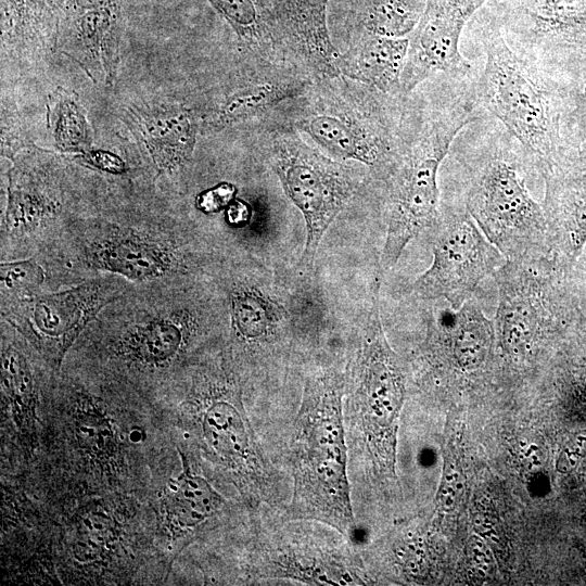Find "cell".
<instances>
[{"label": "cell", "mask_w": 586, "mask_h": 586, "mask_svg": "<svg viewBox=\"0 0 586 586\" xmlns=\"http://www.w3.org/2000/svg\"><path fill=\"white\" fill-rule=\"evenodd\" d=\"M126 0H66L55 49L75 61L94 84L110 87L116 78L125 27Z\"/></svg>", "instance_id": "9a60e30c"}, {"label": "cell", "mask_w": 586, "mask_h": 586, "mask_svg": "<svg viewBox=\"0 0 586 586\" xmlns=\"http://www.w3.org/2000/svg\"><path fill=\"white\" fill-rule=\"evenodd\" d=\"M252 216V208L247 202L235 198L225 208L224 220L229 228L239 229L246 226Z\"/></svg>", "instance_id": "836d02e7"}, {"label": "cell", "mask_w": 586, "mask_h": 586, "mask_svg": "<svg viewBox=\"0 0 586 586\" xmlns=\"http://www.w3.org/2000/svg\"><path fill=\"white\" fill-rule=\"evenodd\" d=\"M538 173L551 254L572 265L586 245V140L562 149Z\"/></svg>", "instance_id": "2e32d148"}, {"label": "cell", "mask_w": 586, "mask_h": 586, "mask_svg": "<svg viewBox=\"0 0 586 586\" xmlns=\"http://www.w3.org/2000/svg\"><path fill=\"white\" fill-rule=\"evenodd\" d=\"M345 377L320 370L304 385L291 441L293 519L317 521L341 536L355 531L344 428Z\"/></svg>", "instance_id": "277c9868"}, {"label": "cell", "mask_w": 586, "mask_h": 586, "mask_svg": "<svg viewBox=\"0 0 586 586\" xmlns=\"http://www.w3.org/2000/svg\"><path fill=\"white\" fill-rule=\"evenodd\" d=\"M120 119L142 151L154 182L187 168L198 131L191 110L170 102L130 104L123 109Z\"/></svg>", "instance_id": "ac0fdd59"}, {"label": "cell", "mask_w": 586, "mask_h": 586, "mask_svg": "<svg viewBox=\"0 0 586 586\" xmlns=\"http://www.w3.org/2000/svg\"><path fill=\"white\" fill-rule=\"evenodd\" d=\"M271 162L285 194L304 217L301 266L311 268L323 234L354 192V182L342 166L300 142L280 143Z\"/></svg>", "instance_id": "7c38bea8"}, {"label": "cell", "mask_w": 586, "mask_h": 586, "mask_svg": "<svg viewBox=\"0 0 586 586\" xmlns=\"http://www.w3.org/2000/svg\"><path fill=\"white\" fill-rule=\"evenodd\" d=\"M59 17L42 0H1L2 52L40 59L55 50Z\"/></svg>", "instance_id": "ffe728a7"}, {"label": "cell", "mask_w": 586, "mask_h": 586, "mask_svg": "<svg viewBox=\"0 0 586 586\" xmlns=\"http://www.w3.org/2000/svg\"><path fill=\"white\" fill-rule=\"evenodd\" d=\"M485 63L474 93L538 170L573 144L569 117L577 86L560 80L518 53L498 31L483 40Z\"/></svg>", "instance_id": "5b68a950"}, {"label": "cell", "mask_w": 586, "mask_h": 586, "mask_svg": "<svg viewBox=\"0 0 586 586\" xmlns=\"http://www.w3.org/2000/svg\"><path fill=\"white\" fill-rule=\"evenodd\" d=\"M204 396L202 434L213 454L230 470L254 483L267 484L269 470L244 416L234 383L208 377Z\"/></svg>", "instance_id": "e0dca14e"}, {"label": "cell", "mask_w": 586, "mask_h": 586, "mask_svg": "<svg viewBox=\"0 0 586 586\" xmlns=\"http://www.w3.org/2000/svg\"><path fill=\"white\" fill-rule=\"evenodd\" d=\"M486 0H428L409 47L400 91L410 93L421 82L444 76L473 79V65L460 51V36L473 13Z\"/></svg>", "instance_id": "5bb4252c"}, {"label": "cell", "mask_w": 586, "mask_h": 586, "mask_svg": "<svg viewBox=\"0 0 586 586\" xmlns=\"http://www.w3.org/2000/svg\"><path fill=\"white\" fill-rule=\"evenodd\" d=\"M0 292L1 301L48 292L43 266L35 256L1 262Z\"/></svg>", "instance_id": "83f0119b"}, {"label": "cell", "mask_w": 586, "mask_h": 586, "mask_svg": "<svg viewBox=\"0 0 586 586\" xmlns=\"http://www.w3.org/2000/svg\"><path fill=\"white\" fill-rule=\"evenodd\" d=\"M568 266L553 256L506 260L493 275L498 294L495 341L510 360L523 361L544 341L583 327Z\"/></svg>", "instance_id": "52a82bcc"}, {"label": "cell", "mask_w": 586, "mask_h": 586, "mask_svg": "<svg viewBox=\"0 0 586 586\" xmlns=\"http://www.w3.org/2000/svg\"><path fill=\"white\" fill-rule=\"evenodd\" d=\"M507 42L551 76L586 62V0H524L508 25Z\"/></svg>", "instance_id": "4fadbf2b"}, {"label": "cell", "mask_w": 586, "mask_h": 586, "mask_svg": "<svg viewBox=\"0 0 586 586\" xmlns=\"http://www.w3.org/2000/svg\"><path fill=\"white\" fill-rule=\"evenodd\" d=\"M329 0H291L292 26L307 51L323 64H333L339 53L327 26Z\"/></svg>", "instance_id": "d4e9b609"}, {"label": "cell", "mask_w": 586, "mask_h": 586, "mask_svg": "<svg viewBox=\"0 0 586 586\" xmlns=\"http://www.w3.org/2000/svg\"><path fill=\"white\" fill-rule=\"evenodd\" d=\"M409 39L368 35L344 62L346 75L366 82L384 94L402 93L400 77Z\"/></svg>", "instance_id": "44dd1931"}, {"label": "cell", "mask_w": 586, "mask_h": 586, "mask_svg": "<svg viewBox=\"0 0 586 586\" xmlns=\"http://www.w3.org/2000/svg\"><path fill=\"white\" fill-rule=\"evenodd\" d=\"M381 280L372 288L361 346L345 377L351 436L377 472L393 473L396 418L404 399V378L390 347L380 314Z\"/></svg>", "instance_id": "ba28073f"}, {"label": "cell", "mask_w": 586, "mask_h": 586, "mask_svg": "<svg viewBox=\"0 0 586 586\" xmlns=\"http://www.w3.org/2000/svg\"><path fill=\"white\" fill-rule=\"evenodd\" d=\"M283 91L275 86L264 85L238 91L227 98L206 118L208 127L221 129L250 116L277 99Z\"/></svg>", "instance_id": "4316f807"}, {"label": "cell", "mask_w": 586, "mask_h": 586, "mask_svg": "<svg viewBox=\"0 0 586 586\" xmlns=\"http://www.w3.org/2000/svg\"><path fill=\"white\" fill-rule=\"evenodd\" d=\"M506 131H495L466 165L463 203L507 260L552 256L542 203L530 193Z\"/></svg>", "instance_id": "8992f818"}, {"label": "cell", "mask_w": 586, "mask_h": 586, "mask_svg": "<svg viewBox=\"0 0 586 586\" xmlns=\"http://www.w3.org/2000/svg\"><path fill=\"white\" fill-rule=\"evenodd\" d=\"M247 43L262 36V21L255 0H206Z\"/></svg>", "instance_id": "f1b7e54d"}, {"label": "cell", "mask_w": 586, "mask_h": 586, "mask_svg": "<svg viewBox=\"0 0 586 586\" xmlns=\"http://www.w3.org/2000/svg\"><path fill=\"white\" fill-rule=\"evenodd\" d=\"M265 548V578L297 581L314 585H355L364 579L356 573L355 561L335 548L314 542L273 543Z\"/></svg>", "instance_id": "d6986e66"}, {"label": "cell", "mask_w": 586, "mask_h": 586, "mask_svg": "<svg viewBox=\"0 0 586 586\" xmlns=\"http://www.w3.org/2000/svg\"><path fill=\"white\" fill-rule=\"evenodd\" d=\"M202 280L132 284L104 306L76 343L142 373L170 370L213 321Z\"/></svg>", "instance_id": "3957f363"}, {"label": "cell", "mask_w": 586, "mask_h": 586, "mask_svg": "<svg viewBox=\"0 0 586 586\" xmlns=\"http://www.w3.org/2000/svg\"><path fill=\"white\" fill-rule=\"evenodd\" d=\"M237 187L228 181H221L214 187L207 188L194 199V207L204 215H213L225 208L237 198Z\"/></svg>", "instance_id": "4dcf8cb0"}, {"label": "cell", "mask_w": 586, "mask_h": 586, "mask_svg": "<svg viewBox=\"0 0 586 586\" xmlns=\"http://www.w3.org/2000/svg\"><path fill=\"white\" fill-rule=\"evenodd\" d=\"M131 285L106 275L58 291L1 301V320L29 343L47 367L59 371L101 309Z\"/></svg>", "instance_id": "30bf717a"}, {"label": "cell", "mask_w": 586, "mask_h": 586, "mask_svg": "<svg viewBox=\"0 0 586 586\" xmlns=\"http://www.w3.org/2000/svg\"><path fill=\"white\" fill-rule=\"evenodd\" d=\"M82 201L60 157L30 146L21 151L7 173L1 262L38 255L58 238Z\"/></svg>", "instance_id": "9c48e42d"}, {"label": "cell", "mask_w": 586, "mask_h": 586, "mask_svg": "<svg viewBox=\"0 0 586 586\" xmlns=\"http://www.w3.org/2000/svg\"><path fill=\"white\" fill-rule=\"evenodd\" d=\"M586 557V556H585Z\"/></svg>", "instance_id": "e575fe53"}, {"label": "cell", "mask_w": 586, "mask_h": 586, "mask_svg": "<svg viewBox=\"0 0 586 586\" xmlns=\"http://www.w3.org/2000/svg\"><path fill=\"white\" fill-rule=\"evenodd\" d=\"M77 164L89 169H97L110 176H124L130 167L117 153L106 150L91 149L85 153L72 157Z\"/></svg>", "instance_id": "f546056e"}, {"label": "cell", "mask_w": 586, "mask_h": 586, "mask_svg": "<svg viewBox=\"0 0 586 586\" xmlns=\"http://www.w3.org/2000/svg\"><path fill=\"white\" fill-rule=\"evenodd\" d=\"M569 133L573 144L586 140V85L573 92V107L569 117Z\"/></svg>", "instance_id": "d6a6232c"}, {"label": "cell", "mask_w": 586, "mask_h": 586, "mask_svg": "<svg viewBox=\"0 0 586 586\" xmlns=\"http://www.w3.org/2000/svg\"><path fill=\"white\" fill-rule=\"evenodd\" d=\"M484 115L474 93V79L441 77L436 100L413 116L410 129H405L383 178L386 190L385 240L379 264L382 271L394 267L408 243L436 221L441 211V164L458 133Z\"/></svg>", "instance_id": "7a4b0ae2"}, {"label": "cell", "mask_w": 586, "mask_h": 586, "mask_svg": "<svg viewBox=\"0 0 586 586\" xmlns=\"http://www.w3.org/2000/svg\"><path fill=\"white\" fill-rule=\"evenodd\" d=\"M568 280L582 324L586 329V245L568 267Z\"/></svg>", "instance_id": "1f68e13d"}, {"label": "cell", "mask_w": 586, "mask_h": 586, "mask_svg": "<svg viewBox=\"0 0 586 586\" xmlns=\"http://www.w3.org/2000/svg\"><path fill=\"white\" fill-rule=\"evenodd\" d=\"M47 123L60 152L81 154L92 149V127L76 92L58 87L49 93Z\"/></svg>", "instance_id": "603a6c76"}, {"label": "cell", "mask_w": 586, "mask_h": 586, "mask_svg": "<svg viewBox=\"0 0 586 586\" xmlns=\"http://www.w3.org/2000/svg\"><path fill=\"white\" fill-rule=\"evenodd\" d=\"M180 475L168 483L165 505L169 521L188 533L213 519L224 501L204 477L191 472L184 459Z\"/></svg>", "instance_id": "7402d4cb"}, {"label": "cell", "mask_w": 586, "mask_h": 586, "mask_svg": "<svg viewBox=\"0 0 586 586\" xmlns=\"http://www.w3.org/2000/svg\"><path fill=\"white\" fill-rule=\"evenodd\" d=\"M150 203L87 200L58 238L35 257L58 291L99 276L132 284L202 280L209 254L180 214Z\"/></svg>", "instance_id": "6da1fadb"}, {"label": "cell", "mask_w": 586, "mask_h": 586, "mask_svg": "<svg viewBox=\"0 0 586 586\" xmlns=\"http://www.w3.org/2000/svg\"><path fill=\"white\" fill-rule=\"evenodd\" d=\"M430 230L433 259L411 284L410 293L420 301H444L459 308L507 259L485 237L462 202L441 205Z\"/></svg>", "instance_id": "8fae6325"}, {"label": "cell", "mask_w": 586, "mask_h": 586, "mask_svg": "<svg viewBox=\"0 0 586 586\" xmlns=\"http://www.w3.org/2000/svg\"><path fill=\"white\" fill-rule=\"evenodd\" d=\"M419 0H372L364 26L368 35L403 38L421 18Z\"/></svg>", "instance_id": "484cf974"}, {"label": "cell", "mask_w": 586, "mask_h": 586, "mask_svg": "<svg viewBox=\"0 0 586 586\" xmlns=\"http://www.w3.org/2000/svg\"><path fill=\"white\" fill-rule=\"evenodd\" d=\"M226 300L232 335L240 342L264 337L275 322L271 303L239 277L226 280Z\"/></svg>", "instance_id": "cb8c5ba5"}]
</instances>
